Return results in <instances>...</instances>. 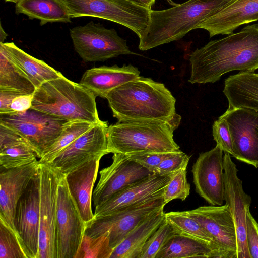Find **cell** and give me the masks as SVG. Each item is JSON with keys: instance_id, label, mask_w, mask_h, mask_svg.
Returning a JSON list of instances; mask_svg holds the SVG:
<instances>
[{"instance_id": "obj_1", "label": "cell", "mask_w": 258, "mask_h": 258, "mask_svg": "<svg viewBox=\"0 0 258 258\" xmlns=\"http://www.w3.org/2000/svg\"><path fill=\"white\" fill-rule=\"evenodd\" d=\"M191 84L215 83L233 71L253 72L258 69V24L210 41L189 55Z\"/></svg>"}, {"instance_id": "obj_5", "label": "cell", "mask_w": 258, "mask_h": 258, "mask_svg": "<svg viewBox=\"0 0 258 258\" xmlns=\"http://www.w3.org/2000/svg\"><path fill=\"white\" fill-rule=\"evenodd\" d=\"M96 96L64 76L42 84L33 94L31 108L69 121L97 123Z\"/></svg>"}, {"instance_id": "obj_23", "label": "cell", "mask_w": 258, "mask_h": 258, "mask_svg": "<svg viewBox=\"0 0 258 258\" xmlns=\"http://www.w3.org/2000/svg\"><path fill=\"white\" fill-rule=\"evenodd\" d=\"M138 69L133 65L103 66L86 70L79 83L96 96L105 98L108 93L140 76Z\"/></svg>"}, {"instance_id": "obj_33", "label": "cell", "mask_w": 258, "mask_h": 258, "mask_svg": "<svg viewBox=\"0 0 258 258\" xmlns=\"http://www.w3.org/2000/svg\"><path fill=\"white\" fill-rule=\"evenodd\" d=\"M113 250L108 232L96 236L85 234L75 258H110Z\"/></svg>"}, {"instance_id": "obj_12", "label": "cell", "mask_w": 258, "mask_h": 258, "mask_svg": "<svg viewBox=\"0 0 258 258\" xmlns=\"http://www.w3.org/2000/svg\"><path fill=\"white\" fill-rule=\"evenodd\" d=\"M183 212L198 221L210 234L221 258L237 257L235 225L227 204L200 206Z\"/></svg>"}, {"instance_id": "obj_38", "label": "cell", "mask_w": 258, "mask_h": 258, "mask_svg": "<svg viewBox=\"0 0 258 258\" xmlns=\"http://www.w3.org/2000/svg\"><path fill=\"white\" fill-rule=\"evenodd\" d=\"M212 134L217 145L222 150L233 155V145L231 135L225 118L220 116L212 126Z\"/></svg>"}, {"instance_id": "obj_30", "label": "cell", "mask_w": 258, "mask_h": 258, "mask_svg": "<svg viewBox=\"0 0 258 258\" xmlns=\"http://www.w3.org/2000/svg\"><path fill=\"white\" fill-rule=\"evenodd\" d=\"M34 85L8 59L0 47V90L33 94Z\"/></svg>"}, {"instance_id": "obj_28", "label": "cell", "mask_w": 258, "mask_h": 258, "mask_svg": "<svg viewBox=\"0 0 258 258\" xmlns=\"http://www.w3.org/2000/svg\"><path fill=\"white\" fill-rule=\"evenodd\" d=\"M221 258L214 244L174 233L158 252L156 258Z\"/></svg>"}, {"instance_id": "obj_22", "label": "cell", "mask_w": 258, "mask_h": 258, "mask_svg": "<svg viewBox=\"0 0 258 258\" xmlns=\"http://www.w3.org/2000/svg\"><path fill=\"white\" fill-rule=\"evenodd\" d=\"M101 158L92 159L65 175L70 192L87 225L94 219L92 209L93 188Z\"/></svg>"}, {"instance_id": "obj_29", "label": "cell", "mask_w": 258, "mask_h": 258, "mask_svg": "<svg viewBox=\"0 0 258 258\" xmlns=\"http://www.w3.org/2000/svg\"><path fill=\"white\" fill-rule=\"evenodd\" d=\"M15 4L16 14L38 19L40 26L48 23L71 22L68 10L60 0H19Z\"/></svg>"}, {"instance_id": "obj_6", "label": "cell", "mask_w": 258, "mask_h": 258, "mask_svg": "<svg viewBox=\"0 0 258 258\" xmlns=\"http://www.w3.org/2000/svg\"><path fill=\"white\" fill-rule=\"evenodd\" d=\"M71 18L92 17L124 26L140 38L150 21L149 9L128 0H60Z\"/></svg>"}, {"instance_id": "obj_44", "label": "cell", "mask_w": 258, "mask_h": 258, "mask_svg": "<svg viewBox=\"0 0 258 258\" xmlns=\"http://www.w3.org/2000/svg\"><path fill=\"white\" fill-rule=\"evenodd\" d=\"M8 34L5 32L3 28L2 24L0 25V43H4V41L6 40Z\"/></svg>"}, {"instance_id": "obj_17", "label": "cell", "mask_w": 258, "mask_h": 258, "mask_svg": "<svg viewBox=\"0 0 258 258\" xmlns=\"http://www.w3.org/2000/svg\"><path fill=\"white\" fill-rule=\"evenodd\" d=\"M224 201L234 220L237 240V257L250 258L246 232V214L249 209L251 198L243 190L242 182L237 175L238 170L230 154L223 155Z\"/></svg>"}, {"instance_id": "obj_14", "label": "cell", "mask_w": 258, "mask_h": 258, "mask_svg": "<svg viewBox=\"0 0 258 258\" xmlns=\"http://www.w3.org/2000/svg\"><path fill=\"white\" fill-rule=\"evenodd\" d=\"M39 169L30 180L16 205L14 226L30 258H38L40 223Z\"/></svg>"}, {"instance_id": "obj_32", "label": "cell", "mask_w": 258, "mask_h": 258, "mask_svg": "<svg viewBox=\"0 0 258 258\" xmlns=\"http://www.w3.org/2000/svg\"><path fill=\"white\" fill-rule=\"evenodd\" d=\"M165 217L166 220L172 226L175 233L211 243L215 245L210 234L198 221L185 214L183 211L165 213Z\"/></svg>"}, {"instance_id": "obj_11", "label": "cell", "mask_w": 258, "mask_h": 258, "mask_svg": "<svg viewBox=\"0 0 258 258\" xmlns=\"http://www.w3.org/2000/svg\"><path fill=\"white\" fill-rule=\"evenodd\" d=\"M39 171L40 184L38 258H56L57 189L63 174L48 163H39Z\"/></svg>"}, {"instance_id": "obj_24", "label": "cell", "mask_w": 258, "mask_h": 258, "mask_svg": "<svg viewBox=\"0 0 258 258\" xmlns=\"http://www.w3.org/2000/svg\"><path fill=\"white\" fill-rule=\"evenodd\" d=\"M0 47L8 59L36 88L47 81L63 76L44 61L27 53L14 42L0 43Z\"/></svg>"}, {"instance_id": "obj_3", "label": "cell", "mask_w": 258, "mask_h": 258, "mask_svg": "<svg viewBox=\"0 0 258 258\" xmlns=\"http://www.w3.org/2000/svg\"><path fill=\"white\" fill-rule=\"evenodd\" d=\"M235 0H188L162 10H151L139 49L148 50L178 40Z\"/></svg>"}, {"instance_id": "obj_20", "label": "cell", "mask_w": 258, "mask_h": 258, "mask_svg": "<svg viewBox=\"0 0 258 258\" xmlns=\"http://www.w3.org/2000/svg\"><path fill=\"white\" fill-rule=\"evenodd\" d=\"M39 165V161L36 160L19 167H1L0 218L16 233L14 222L16 205L30 180L38 171Z\"/></svg>"}, {"instance_id": "obj_39", "label": "cell", "mask_w": 258, "mask_h": 258, "mask_svg": "<svg viewBox=\"0 0 258 258\" xmlns=\"http://www.w3.org/2000/svg\"><path fill=\"white\" fill-rule=\"evenodd\" d=\"M246 232L250 258H258V223L251 214L249 209L247 210L246 214Z\"/></svg>"}, {"instance_id": "obj_36", "label": "cell", "mask_w": 258, "mask_h": 258, "mask_svg": "<svg viewBox=\"0 0 258 258\" xmlns=\"http://www.w3.org/2000/svg\"><path fill=\"white\" fill-rule=\"evenodd\" d=\"M174 234L172 226L165 219L144 245L139 258H156L158 252Z\"/></svg>"}, {"instance_id": "obj_41", "label": "cell", "mask_w": 258, "mask_h": 258, "mask_svg": "<svg viewBox=\"0 0 258 258\" xmlns=\"http://www.w3.org/2000/svg\"><path fill=\"white\" fill-rule=\"evenodd\" d=\"M33 98V94H22L16 97L10 105L13 113L24 112L31 108Z\"/></svg>"}, {"instance_id": "obj_21", "label": "cell", "mask_w": 258, "mask_h": 258, "mask_svg": "<svg viewBox=\"0 0 258 258\" xmlns=\"http://www.w3.org/2000/svg\"><path fill=\"white\" fill-rule=\"evenodd\" d=\"M258 20V0H235L206 19L197 28L208 31L210 37L229 35L241 25Z\"/></svg>"}, {"instance_id": "obj_45", "label": "cell", "mask_w": 258, "mask_h": 258, "mask_svg": "<svg viewBox=\"0 0 258 258\" xmlns=\"http://www.w3.org/2000/svg\"><path fill=\"white\" fill-rule=\"evenodd\" d=\"M6 2H12L14 3H16L19 0H4Z\"/></svg>"}, {"instance_id": "obj_15", "label": "cell", "mask_w": 258, "mask_h": 258, "mask_svg": "<svg viewBox=\"0 0 258 258\" xmlns=\"http://www.w3.org/2000/svg\"><path fill=\"white\" fill-rule=\"evenodd\" d=\"M231 135L233 155L242 162L258 167V111L228 108L222 115Z\"/></svg>"}, {"instance_id": "obj_2", "label": "cell", "mask_w": 258, "mask_h": 258, "mask_svg": "<svg viewBox=\"0 0 258 258\" xmlns=\"http://www.w3.org/2000/svg\"><path fill=\"white\" fill-rule=\"evenodd\" d=\"M113 116L120 122H159L171 119L176 99L163 83L141 76L107 94Z\"/></svg>"}, {"instance_id": "obj_35", "label": "cell", "mask_w": 258, "mask_h": 258, "mask_svg": "<svg viewBox=\"0 0 258 258\" xmlns=\"http://www.w3.org/2000/svg\"><path fill=\"white\" fill-rule=\"evenodd\" d=\"M190 186L187 179V168H182L171 175L165 187L163 198L165 205L175 199L184 201L190 194Z\"/></svg>"}, {"instance_id": "obj_9", "label": "cell", "mask_w": 258, "mask_h": 258, "mask_svg": "<svg viewBox=\"0 0 258 258\" xmlns=\"http://www.w3.org/2000/svg\"><path fill=\"white\" fill-rule=\"evenodd\" d=\"M87 227L62 174L58 183L55 227L56 258H75Z\"/></svg>"}, {"instance_id": "obj_27", "label": "cell", "mask_w": 258, "mask_h": 258, "mask_svg": "<svg viewBox=\"0 0 258 258\" xmlns=\"http://www.w3.org/2000/svg\"><path fill=\"white\" fill-rule=\"evenodd\" d=\"M165 213L162 209L142 221L114 248L110 258H139L148 239L165 220Z\"/></svg>"}, {"instance_id": "obj_40", "label": "cell", "mask_w": 258, "mask_h": 258, "mask_svg": "<svg viewBox=\"0 0 258 258\" xmlns=\"http://www.w3.org/2000/svg\"><path fill=\"white\" fill-rule=\"evenodd\" d=\"M172 153H145L127 155L129 158L136 161L151 172L154 173L161 162Z\"/></svg>"}, {"instance_id": "obj_25", "label": "cell", "mask_w": 258, "mask_h": 258, "mask_svg": "<svg viewBox=\"0 0 258 258\" xmlns=\"http://www.w3.org/2000/svg\"><path fill=\"white\" fill-rule=\"evenodd\" d=\"M37 154L19 133L0 123V166L6 169L29 164L36 161Z\"/></svg>"}, {"instance_id": "obj_26", "label": "cell", "mask_w": 258, "mask_h": 258, "mask_svg": "<svg viewBox=\"0 0 258 258\" xmlns=\"http://www.w3.org/2000/svg\"><path fill=\"white\" fill-rule=\"evenodd\" d=\"M223 92L228 108L246 107L258 111V74L254 72L230 76L225 80Z\"/></svg>"}, {"instance_id": "obj_4", "label": "cell", "mask_w": 258, "mask_h": 258, "mask_svg": "<svg viewBox=\"0 0 258 258\" xmlns=\"http://www.w3.org/2000/svg\"><path fill=\"white\" fill-rule=\"evenodd\" d=\"M181 116L176 113L166 121L120 122L108 126L107 148L109 153L125 155L180 151L173 139Z\"/></svg>"}, {"instance_id": "obj_18", "label": "cell", "mask_w": 258, "mask_h": 258, "mask_svg": "<svg viewBox=\"0 0 258 258\" xmlns=\"http://www.w3.org/2000/svg\"><path fill=\"white\" fill-rule=\"evenodd\" d=\"M223 152L216 145L201 153L191 169L196 192L211 205H222L224 201Z\"/></svg>"}, {"instance_id": "obj_19", "label": "cell", "mask_w": 258, "mask_h": 258, "mask_svg": "<svg viewBox=\"0 0 258 258\" xmlns=\"http://www.w3.org/2000/svg\"><path fill=\"white\" fill-rule=\"evenodd\" d=\"M171 175L153 173L120 190L102 205L95 207L94 220L150 199L163 196Z\"/></svg>"}, {"instance_id": "obj_16", "label": "cell", "mask_w": 258, "mask_h": 258, "mask_svg": "<svg viewBox=\"0 0 258 258\" xmlns=\"http://www.w3.org/2000/svg\"><path fill=\"white\" fill-rule=\"evenodd\" d=\"M106 121H101L63 149L50 164L66 175L79 166L109 154Z\"/></svg>"}, {"instance_id": "obj_8", "label": "cell", "mask_w": 258, "mask_h": 258, "mask_svg": "<svg viewBox=\"0 0 258 258\" xmlns=\"http://www.w3.org/2000/svg\"><path fill=\"white\" fill-rule=\"evenodd\" d=\"M69 121L32 108L22 112L0 115V123L22 136L39 158L55 142Z\"/></svg>"}, {"instance_id": "obj_31", "label": "cell", "mask_w": 258, "mask_h": 258, "mask_svg": "<svg viewBox=\"0 0 258 258\" xmlns=\"http://www.w3.org/2000/svg\"><path fill=\"white\" fill-rule=\"evenodd\" d=\"M95 124L79 120L69 121L55 142L44 151L39 163H51L63 149Z\"/></svg>"}, {"instance_id": "obj_42", "label": "cell", "mask_w": 258, "mask_h": 258, "mask_svg": "<svg viewBox=\"0 0 258 258\" xmlns=\"http://www.w3.org/2000/svg\"><path fill=\"white\" fill-rule=\"evenodd\" d=\"M22 94L15 91L0 90V115L12 114L10 109L11 103L16 97Z\"/></svg>"}, {"instance_id": "obj_37", "label": "cell", "mask_w": 258, "mask_h": 258, "mask_svg": "<svg viewBox=\"0 0 258 258\" xmlns=\"http://www.w3.org/2000/svg\"><path fill=\"white\" fill-rule=\"evenodd\" d=\"M190 158L182 151L173 153L161 162L154 173L160 175H171L182 168H187Z\"/></svg>"}, {"instance_id": "obj_43", "label": "cell", "mask_w": 258, "mask_h": 258, "mask_svg": "<svg viewBox=\"0 0 258 258\" xmlns=\"http://www.w3.org/2000/svg\"><path fill=\"white\" fill-rule=\"evenodd\" d=\"M137 5L143 6L149 9L154 4L156 0H128Z\"/></svg>"}, {"instance_id": "obj_13", "label": "cell", "mask_w": 258, "mask_h": 258, "mask_svg": "<svg viewBox=\"0 0 258 258\" xmlns=\"http://www.w3.org/2000/svg\"><path fill=\"white\" fill-rule=\"evenodd\" d=\"M153 173L127 155L113 153L112 163L99 172L100 178L92 195L95 208Z\"/></svg>"}, {"instance_id": "obj_7", "label": "cell", "mask_w": 258, "mask_h": 258, "mask_svg": "<svg viewBox=\"0 0 258 258\" xmlns=\"http://www.w3.org/2000/svg\"><path fill=\"white\" fill-rule=\"evenodd\" d=\"M76 52L85 62L105 61L120 55L135 54L116 31L93 21L70 30Z\"/></svg>"}, {"instance_id": "obj_10", "label": "cell", "mask_w": 258, "mask_h": 258, "mask_svg": "<svg viewBox=\"0 0 258 258\" xmlns=\"http://www.w3.org/2000/svg\"><path fill=\"white\" fill-rule=\"evenodd\" d=\"M165 206L163 196H160L126 207L94 220L87 225L85 234L96 236L108 232L114 249L139 224Z\"/></svg>"}, {"instance_id": "obj_34", "label": "cell", "mask_w": 258, "mask_h": 258, "mask_svg": "<svg viewBox=\"0 0 258 258\" xmlns=\"http://www.w3.org/2000/svg\"><path fill=\"white\" fill-rule=\"evenodd\" d=\"M0 258H30L18 235L1 218Z\"/></svg>"}]
</instances>
